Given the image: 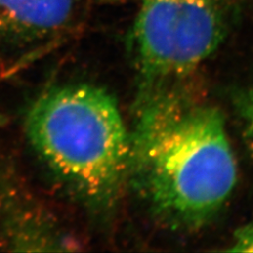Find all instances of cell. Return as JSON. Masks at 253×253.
I'll list each match as a JSON object with an SVG mask.
<instances>
[{
  "mask_svg": "<svg viewBox=\"0 0 253 253\" xmlns=\"http://www.w3.org/2000/svg\"><path fill=\"white\" fill-rule=\"evenodd\" d=\"M243 113L247 124V131L253 150V88L245 95L243 101Z\"/></svg>",
  "mask_w": 253,
  "mask_h": 253,
  "instance_id": "8992f818",
  "label": "cell"
},
{
  "mask_svg": "<svg viewBox=\"0 0 253 253\" xmlns=\"http://www.w3.org/2000/svg\"><path fill=\"white\" fill-rule=\"evenodd\" d=\"M229 251L253 252V224L242 228L236 232L232 248Z\"/></svg>",
  "mask_w": 253,
  "mask_h": 253,
  "instance_id": "5b68a950",
  "label": "cell"
},
{
  "mask_svg": "<svg viewBox=\"0 0 253 253\" xmlns=\"http://www.w3.org/2000/svg\"><path fill=\"white\" fill-rule=\"evenodd\" d=\"M247 0H139L131 42L149 85L194 72L223 42Z\"/></svg>",
  "mask_w": 253,
  "mask_h": 253,
  "instance_id": "3957f363",
  "label": "cell"
},
{
  "mask_svg": "<svg viewBox=\"0 0 253 253\" xmlns=\"http://www.w3.org/2000/svg\"><path fill=\"white\" fill-rule=\"evenodd\" d=\"M30 144L61 184L93 207H107L130 169L131 136L116 100L85 84L50 88L30 108Z\"/></svg>",
  "mask_w": 253,
  "mask_h": 253,
  "instance_id": "7a4b0ae2",
  "label": "cell"
},
{
  "mask_svg": "<svg viewBox=\"0 0 253 253\" xmlns=\"http://www.w3.org/2000/svg\"><path fill=\"white\" fill-rule=\"evenodd\" d=\"M130 171L150 208L168 225H204L237 180L224 116L175 94H149L131 136Z\"/></svg>",
  "mask_w": 253,
  "mask_h": 253,
  "instance_id": "6da1fadb",
  "label": "cell"
},
{
  "mask_svg": "<svg viewBox=\"0 0 253 253\" xmlns=\"http://www.w3.org/2000/svg\"><path fill=\"white\" fill-rule=\"evenodd\" d=\"M89 0H0V58L58 42L82 26Z\"/></svg>",
  "mask_w": 253,
  "mask_h": 253,
  "instance_id": "277c9868",
  "label": "cell"
}]
</instances>
